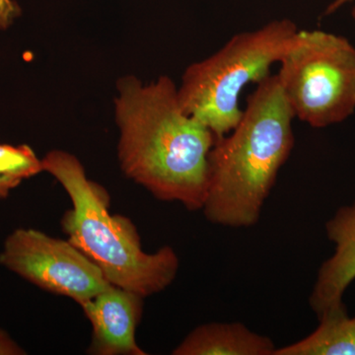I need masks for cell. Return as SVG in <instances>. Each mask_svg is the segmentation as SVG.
Wrapping results in <instances>:
<instances>
[{
  "label": "cell",
  "instance_id": "cell-1",
  "mask_svg": "<svg viewBox=\"0 0 355 355\" xmlns=\"http://www.w3.org/2000/svg\"><path fill=\"white\" fill-rule=\"evenodd\" d=\"M118 92V157L125 176L159 200L202 210L214 133L184 111L168 76L147 85L123 77Z\"/></svg>",
  "mask_w": 355,
  "mask_h": 355
},
{
  "label": "cell",
  "instance_id": "cell-2",
  "mask_svg": "<svg viewBox=\"0 0 355 355\" xmlns=\"http://www.w3.org/2000/svg\"><path fill=\"white\" fill-rule=\"evenodd\" d=\"M293 119L277 74L260 81L248 97L241 120L216 139L210 150L202 209L207 221L229 228L258 223L293 149Z\"/></svg>",
  "mask_w": 355,
  "mask_h": 355
},
{
  "label": "cell",
  "instance_id": "cell-3",
  "mask_svg": "<svg viewBox=\"0 0 355 355\" xmlns=\"http://www.w3.org/2000/svg\"><path fill=\"white\" fill-rule=\"evenodd\" d=\"M42 163L44 171L58 180L71 200L72 209L62 220L69 241L102 270L110 284L144 298L171 286L180 266L173 248L146 253L135 224L110 214L108 193L88 179L76 156L53 150Z\"/></svg>",
  "mask_w": 355,
  "mask_h": 355
},
{
  "label": "cell",
  "instance_id": "cell-4",
  "mask_svg": "<svg viewBox=\"0 0 355 355\" xmlns=\"http://www.w3.org/2000/svg\"><path fill=\"white\" fill-rule=\"evenodd\" d=\"M298 31L291 20L280 19L234 35L216 53L189 65L178 88L182 108L216 139L228 135L242 118L243 89L270 76Z\"/></svg>",
  "mask_w": 355,
  "mask_h": 355
},
{
  "label": "cell",
  "instance_id": "cell-5",
  "mask_svg": "<svg viewBox=\"0 0 355 355\" xmlns=\"http://www.w3.org/2000/svg\"><path fill=\"white\" fill-rule=\"evenodd\" d=\"M279 64L277 76L294 118L324 128L355 113V46L345 37L299 30Z\"/></svg>",
  "mask_w": 355,
  "mask_h": 355
},
{
  "label": "cell",
  "instance_id": "cell-6",
  "mask_svg": "<svg viewBox=\"0 0 355 355\" xmlns=\"http://www.w3.org/2000/svg\"><path fill=\"white\" fill-rule=\"evenodd\" d=\"M0 265L51 293L79 305L113 286L102 270L71 242L32 228L8 235L0 252Z\"/></svg>",
  "mask_w": 355,
  "mask_h": 355
},
{
  "label": "cell",
  "instance_id": "cell-7",
  "mask_svg": "<svg viewBox=\"0 0 355 355\" xmlns=\"http://www.w3.org/2000/svg\"><path fill=\"white\" fill-rule=\"evenodd\" d=\"M324 230L335 251L320 266L310 294L318 321L347 314L343 296L355 280V200L336 210Z\"/></svg>",
  "mask_w": 355,
  "mask_h": 355
},
{
  "label": "cell",
  "instance_id": "cell-8",
  "mask_svg": "<svg viewBox=\"0 0 355 355\" xmlns=\"http://www.w3.org/2000/svg\"><path fill=\"white\" fill-rule=\"evenodd\" d=\"M92 326L89 354L146 355L135 340L144 311V297L111 286L80 305Z\"/></svg>",
  "mask_w": 355,
  "mask_h": 355
},
{
  "label": "cell",
  "instance_id": "cell-9",
  "mask_svg": "<svg viewBox=\"0 0 355 355\" xmlns=\"http://www.w3.org/2000/svg\"><path fill=\"white\" fill-rule=\"evenodd\" d=\"M270 336L250 330L239 322L200 324L173 350L174 355H275Z\"/></svg>",
  "mask_w": 355,
  "mask_h": 355
},
{
  "label": "cell",
  "instance_id": "cell-10",
  "mask_svg": "<svg viewBox=\"0 0 355 355\" xmlns=\"http://www.w3.org/2000/svg\"><path fill=\"white\" fill-rule=\"evenodd\" d=\"M275 355H355V317L343 316L319 321L316 330Z\"/></svg>",
  "mask_w": 355,
  "mask_h": 355
},
{
  "label": "cell",
  "instance_id": "cell-11",
  "mask_svg": "<svg viewBox=\"0 0 355 355\" xmlns=\"http://www.w3.org/2000/svg\"><path fill=\"white\" fill-rule=\"evenodd\" d=\"M43 163L28 146L0 144V179L21 182L43 172Z\"/></svg>",
  "mask_w": 355,
  "mask_h": 355
},
{
  "label": "cell",
  "instance_id": "cell-12",
  "mask_svg": "<svg viewBox=\"0 0 355 355\" xmlns=\"http://www.w3.org/2000/svg\"><path fill=\"white\" fill-rule=\"evenodd\" d=\"M19 14V8L12 0H0V28H6Z\"/></svg>",
  "mask_w": 355,
  "mask_h": 355
},
{
  "label": "cell",
  "instance_id": "cell-13",
  "mask_svg": "<svg viewBox=\"0 0 355 355\" xmlns=\"http://www.w3.org/2000/svg\"><path fill=\"white\" fill-rule=\"evenodd\" d=\"M25 350L6 331L0 329V355H22Z\"/></svg>",
  "mask_w": 355,
  "mask_h": 355
},
{
  "label": "cell",
  "instance_id": "cell-14",
  "mask_svg": "<svg viewBox=\"0 0 355 355\" xmlns=\"http://www.w3.org/2000/svg\"><path fill=\"white\" fill-rule=\"evenodd\" d=\"M19 184L17 182L10 181V180L0 179V198H6L10 191Z\"/></svg>",
  "mask_w": 355,
  "mask_h": 355
},
{
  "label": "cell",
  "instance_id": "cell-15",
  "mask_svg": "<svg viewBox=\"0 0 355 355\" xmlns=\"http://www.w3.org/2000/svg\"><path fill=\"white\" fill-rule=\"evenodd\" d=\"M352 1H354V0H333V1L329 4L328 7H327L326 10H324V15H331V14L336 12L338 9L345 6V4L350 3V2Z\"/></svg>",
  "mask_w": 355,
  "mask_h": 355
},
{
  "label": "cell",
  "instance_id": "cell-16",
  "mask_svg": "<svg viewBox=\"0 0 355 355\" xmlns=\"http://www.w3.org/2000/svg\"><path fill=\"white\" fill-rule=\"evenodd\" d=\"M352 19H354V21L355 22V6L354 7V8H352Z\"/></svg>",
  "mask_w": 355,
  "mask_h": 355
}]
</instances>
